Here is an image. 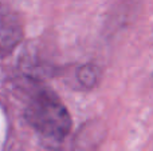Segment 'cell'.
<instances>
[{"label":"cell","instance_id":"obj_1","mask_svg":"<svg viewBox=\"0 0 153 151\" xmlns=\"http://www.w3.org/2000/svg\"><path fill=\"white\" fill-rule=\"evenodd\" d=\"M28 123L42 136L63 141L71 130V117L61 99L50 90H39L31 96L26 108Z\"/></svg>","mask_w":153,"mask_h":151},{"label":"cell","instance_id":"obj_2","mask_svg":"<svg viewBox=\"0 0 153 151\" xmlns=\"http://www.w3.org/2000/svg\"><path fill=\"white\" fill-rule=\"evenodd\" d=\"M23 37L19 16L10 8L0 5V58L10 55Z\"/></svg>","mask_w":153,"mask_h":151},{"label":"cell","instance_id":"obj_3","mask_svg":"<svg viewBox=\"0 0 153 151\" xmlns=\"http://www.w3.org/2000/svg\"><path fill=\"white\" fill-rule=\"evenodd\" d=\"M79 83L87 88L94 87L100 80V68L94 64H85L78 70L76 74Z\"/></svg>","mask_w":153,"mask_h":151}]
</instances>
